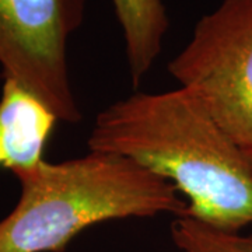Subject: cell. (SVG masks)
I'll return each instance as SVG.
<instances>
[{"instance_id": "cell-3", "label": "cell", "mask_w": 252, "mask_h": 252, "mask_svg": "<svg viewBox=\"0 0 252 252\" xmlns=\"http://www.w3.org/2000/svg\"><path fill=\"white\" fill-rule=\"evenodd\" d=\"M252 164V0H223L168 63Z\"/></svg>"}, {"instance_id": "cell-1", "label": "cell", "mask_w": 252, "mask_h": 252, "mask_svg": "<svg viewBox=\"0 0 252 252\" xmlns=\"http://www.w3.org/2000/svg\"><path fill=\"white\" fill-rule=\"evenodd\" d=\"M89 147L170 181L188 199L185 216L227 233L252 224V164L185 87L111 104L95 118Z\"/></svg>"}, {"instance_id": "cell-5", "label": "cell", "mask_w": 252, "mask_h": 252, "mask_svg": "<svg viewBox=\"0 0 252 252\" xmlns=\"http://www.w3.org/2000/svg\"><path fill=\"white\" fill-rule=\"evenodd\" d=\"M59 121L46 104L11 77H3L0 98V167L11 172L42 161V152Z\"/></svg>"}, {"instance_id": "cell-4", "label": "cell", "mask_w": 252, "mask_h": 252, "mask_svg": "<svg viewBox=\"0 0 252 252\" xmlns=\"http://www.w3.org/2000/svg\"><path fill=\"white\" fill-rule=\"evenodd\" d=\"M86 0H0V66L35 94L59 121L79 124L67 41L80 27Z\"/></svg>"}, {"instance_id": "cell-2", "label": "cell", "mask_w": 252, "mask_h": 252, "mask_svg": "<svg viewBox=\"0 0 252 252\" xmlns=\"http://www.w3.org/2000/svg\"><path fill=\"white\" fill-rule=\"evenodd\" d=\"M21 195L0 221V252H63L91 225L187 215L177 187L124 156L101 152L13 172Z\"/></svg>"}, {"instance_id": "cell-6", "label": "cell", "mask_w": 252, "mask_h": 252, "mask_svg": "<svg viewBox=\"0 0 252 252\" xmlns=\"http://www.w3.org/2000/svg\"><path fill=\"white\" fill-rule=\"evenodd\" d=\"M125 39L133 87H139L161 54L170 20L162 0H112Z\"/></svg>"}, {"instance_id": "cell-7", "label": "cell", "mask_w": 252, "mask_h": 252, "mask_svg": "<svg viewBox=\"0 0 252 252\" xmlns=\"http://www.w3.org/2000/svg\"><path fill=\"white\" fill-rule=\"evenodd\" d=\"M170 233L182 252H252V234L221 231L188 216L175 217Z\"/></svg>"}]
</instances>
